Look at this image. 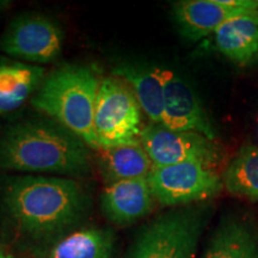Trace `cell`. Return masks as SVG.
<instances>
[{
	"instance_id": "cell-17",
	"label": "cell",
	"mask_w": 258,
	"mask_h": 258,
	"mask_svg": "<svg viewBox=\"0 0 258 258\" xmlns=\"http://www.w3.org/2000/svg\"><path fill=\"white\" fill-rule=\"evenodd\" d=\"M218 50L237 64H249L258 56V12L233 18L214 32Z\"/></svg>"
},
{
	"instance_id": "cell-12",
	"label": "cell",
	"mask_w": 258,
	"mask_h": 258,
	"mask_svg": "<svg viewBox=\"0 0 258 258\" xmlns=\"http://www.w3.org/2000/svg\"><path fill=\"white\" fill-rule=\"evenodd\" d=\"M46 70L11 57H0V115L18 110L41 88Z\"/></svg>"
},
{
	"instance_id": "cell-15",
	"label": "cell",
	"mask_w": 258,
	"mask_h": 258,
	"mask_svg": "<svg viewBox=\"0 0 258 258\" xmlns=\"http://www.w3.org/2000/svg\"><path fill=\"white\" fill-rule=\"evenodd\" d=\"M116 237L103 227H83L71 231L48 249L44 258H114Z\"/></svg>"
},
{
	"instance_id": "cell-2",
	"label": "cell",
	"mask_w": 258,
	"mask_h": 258,
	"mask_svg": "<svg viewBox=\"0 0 258 258\" xmlns=\"http://www.w3.org/2000/svg\"><path fill=\"white\" fill-rule=\"evenodd\" d=\"M91 148L51 118H25L0 129V170L83 177Z\"/></svg>"
},
{
	"instance_id": "cell-7",
	"label": "cell",
	"mask_w": 258,
	"mask_h": 258,
	"mask_svg": "<svg viewBox=\"0 0 258 258\" xmlns=\"http://www.w3.org/2000/svg\"><path fill=\"white\" fill-rule=\"evenodd\" d=\"M140 143L153 167L180 163H200L214 170L222 160V152L215 140L196 133L165 128L161 124L145 125Z\"/></svg>"
},
{
	"instance_id": "cell-19",
	"label": "cell",
	"mask_w": 258,
	"mask_h": 258,
	"mask_svg": "<svg viewBox=\"0 0 258 258\" xmlns=\"http://www.w3.org/2000/svg\"><path fill=\"white\" fill-rule=\"evenodd\" d=\"M0 258H17V257L12 256V254L10 253H6L4 251H0Z\"/></svg>"
},
{
	"instance_id": "cell-18",
	"label": "cell",
	"mask_w": 258,
	"mask_h": 258,
	"mask_svg": "<svg viewBox=\"0 0 258 258\" xmlns=\"http://www.w3.org/2000/svg\"><path fill=\"white\" fill-rule=\"evenodd\" d=\"M222 183L231 194L258 201V147L245 145L225 171Z\"/></svg>"
},
{
	"instance_id": "cell-11",
	"label": "cell",
	"mask_w": 258,
	"mask_h": 258,
	"mask_svg": "<svg viewBox=\"0 0 258 258\" xmlns=\"http://www.w3.org/2000/svg\"><path fill=\"white\" fill-rule=\"evenodd\" d=\"M256 12L258 11L222 5L219 0H182L172 6L173 21L179 34L192 42L214 34L230 19L254 15Z\"/></svg>"
},
{
	"instance_id": "cell-10",
	"label": "cell",
	"mask_w": 258,
	"mask_h": 258,
	"mask_svg": "<svg viewBox=\"0 0 258 258\" xmlns=\"http://www.w3.org/2000/svg\"><path fill=\"white\" fill-rule=\"evenodd\" d=\"M154 202L147 178H138L109 184L101 194L99 207L111 224L124 227L150 214Z\"/></svg>"
},
{
	"instance_id": "cell-13",
	"label": "cell",
	"mask_w": 258,
	"mask_h": 258,
	"mask_svg": "<svg viewBox=\"0 0 258 258\" xmlns=\"http://www.w3.org/2000/svg\"><path fill=\"white\" fill-rule=\"evenodd\" d=\"M203 258H258L257 226L247 218H224Z\"/></svg>"
},
{
	"instance_id": "cell-6",
	"label": "cell",
	"mask_w": 258,
	"mask_h": 258,
	"mask_svg": "<svg viewBox=\"0 0 258 258\" xmlns=\"http://www.w3.org/2000/svg\"><path fill=\"white\" fill-rule=\"evenodd\" d=\"M63 31L53 18L42 14H22L0 35V51L22 62L50 63L61 55Z\"/></svg>"
},
{
	"instance_id": "cell-5",
	"label": "cell",
	"mask_w": 258,
	"mask_h": 258,
	"mask_svg": "<svg viewBox=\"0 0 258 258\" xmlns=\"http://www.w3.org/2000/svg\"><path fill=\"white\" fill-rule=\"evenodd\" d=\"M93 128L99 150L140 143L144 129L141 108L123 79L112 76L101 80Z\"/></svg>"
},
{
	"instance_id": "cell-1",
	"label": "cell",
	"mask_w": 258,
	"mask_h": 258,
	"mask_svg": "<svg viewBox=\"0 0 258 258\" xmlns=\"http://www.w3.org/2000/svg\"><path fill=\"white\" fill-rule=\"evenodd\" d=\"M0 205L22 233L49 239L85 218L90 199L79 182L67 177L9 176L0 180Z\"/></svg>"
},
{
	"instance_id": "cell-9",
	"label": "cell",
	"mask_w": 258,
	"mask_h": 258,
	"mask_svg": "<svg viewBox=\"0 0 258 258\" xmlns=\"http://www.w3.org/2000/svg\"><path fill=\"white\" fill-rule=\"evenodd\" d=\"M164 83L161 125L172 131L196 132L215 140L217 133L189 84L170 70L160 69Z\"/></svg>"
},
{
	"instance_id": "cell-16",
	"label": "cell",
	"mask_w": 258,
	"mask_h": 258,
	"mask_svg": "<svg viewBox=\"0 0 258 258\" xmlns=\"http://www.w3.org/2000/svg\"><path fill=\"white\" fill-rule=\"evenodd\" d=\"M112 76L123 79L133 90L141 110L152 123L161 124L164 111V83L160 69L143 64L122 63L112 72Z\"/></svg>"
},
{
	"instance_id": "cell-3",
	"label": "cell",
	"mask_w": 258,
	"mask_h": 258,
	"mask_svg": "<svg viewBox=\"0 0 258 258\" xmlns=\"http://www.w3.org/2000/svg\"><path fill=\"white\" fill-rule=\"evenodd\" d=\"M101 80L92 69L66 64L48 74L31 98V105L99 151L93 128L95 105Z\"/></svg>"
},
{
	"instance_id": "cell-4",
	"label": "cell",
	"mask_w": 258,
	"mask_h": 258,
	"mask_svg": "<svg viewBox=\"0 0 258 258\" xmlns=\"http://www.w3.org/2000/svg\"><path fill=\"white\" fill-rule=\"evenodd\" d=\"M209 211L199 206L171 209L145 225L127 258H195Z\"/></svg>"
},
{
	"instance_id": "cell-8",
	"label": "cell",
	"mask_w": 258,
	"mask_h": 258,
	"mask_svg": "<svg viewBox=\"0 0 258 258\" xmlns=\"http://www.w3.org/2000/svg\"><path fill=\"white\" fill-rule=\"evenodd\" d=\"M147 180L154 200L171 207L213 198L224 184L214 170L200 163L153 167Z\"/></svg>"
},
{
	"instance_id": "cell-14",
	"label": "cell",
	"mask_w": 258,
	"mask_h": 258,
	"mask_svg": "<svg viewBox=\"0 0 258 258\" xmlns=\"http://www.w3.org/2000/svg\"><path fill=\"white\" fill-rule=\"evenodd\" d=\"M97 165L106 184L127 179L147 178L153 170L152 160L141 143L97 151Z\"/></svg>"
},
{
	"instance_id": "cell-20",
	"label": "cell",
	"mask_w": 258,
	"mask_h": 258,
	"mask_svg": "<svg viewBox=\"0 0 258 258\" xmlns=\"http://www.w3.org/2000/svg\"><path fill=\"white\" fill-rule=\"evenodd\" d=\"M257 139H258V117H257Z\"/></svg>"
}]
</instances>
